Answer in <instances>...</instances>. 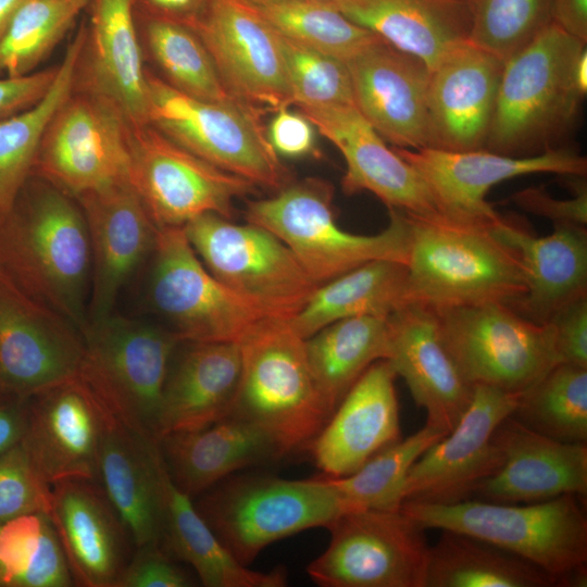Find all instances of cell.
<instances>
[{"instance_id": "11a10c76", "label": "cell", "mask_w": 587, "mask_h": 587, "mask_svg": "<svg viewBox=\"0 0 587 587\" xmlns=\"http://www.w3.org/2000/svg\"><path fill=\"white\" fill-rule=\"evenodd\" d=\"M136 14L173 22L195 29L208 11L211 0H134Z\"/></svg>"}, {"instance_id": "91938a15", "label": "cell", "mask_w": 587, "mask_h": 587, "mask_svg": "<svg viewBox=\"0 0 587 587\" xmlns=\"http://www.w3.org/2000/svg\"><path fill=\"white\" fill-rule=\"evenodd\" d=\"M575 77L580 92L585 96L587 92V49L582 52L577 60Z\"/></svg>"}, {"instance_id": "83f0119b", "label": "cell", "mask_w": 587, "mask_h": 587, "mask_svg": "<svg viewBox=\"0 0 587 587\" xmlns=\"http://www.w3.org/2000/svg\"><path fill=\"white\" fill-rule=\"evenodd\" d=\"M494 437L503 462L477 486L474 499L519 504L573 495L586 500L587 444L555 440L511 415L497 426Z\"/></svg>"}, {"instance_id": "7a4b0ae2", "label": "cell", "mask_w": 587, "mask_h": 587, "mask_svg": "<svg viewBox=\"0 0 587 587\" xmlns=\"http://www.w3.org/2000/svg\"><path fill=\"white\" fill-rule=\"evenodd\" d=\"M407 216L409 302L434 310L485 303L512 307L524 296L520 259L494 234L495 220Z\"/></svg>"}, {"instance_id": "d590c367", "label": "cell", "mask_w": 587, "mask_h": 587, "mask_svg": "<svg viewBox=\"0 0 587 587\" xmlns=\"http://www.w3.org/2000/svg\"><path fill=\"white\" fill-rule=\"evenodd\" d=\"M408 302L407 265L374 260L319 285L289 323L300 337L307 339L339 320L354 316L387 319Z\"/></svg>"}, {"instance_id": "2e32d148", "label": "cell", "mask_w": 587, "mask_h": 587, "mask_svg": "<svg viewBox=\"0 0 587 587\" xmlns=\"http://www.w3.org/2000/svg\"><path fill=\"white\" fill-rule=\"evenodd\" d=\"M521 394L475 385L455 427L430 446L409 471L403 502L453 504L473 498L477 486L503 462L497 426L516 408Z\"/></svg>"}, {"instance_id": "680465c9", "label": "cell", "mask_w": 587, "mask_h": 587, "mask_svg": "<svg viewBox=\"0 0 587 587\" xmlns=\"http://www.w3.org/2000/svg\"><path fill=\"white\" fill-rule=\"evenodd\" d=\"M26 0H0V40Z\"/></svg>"}, {"instance_id": "74e56055", "label": "cell", "mask_w": 587, "mask_h": 587, "mask_svg": "<svg viewBox=\"0 0 587 587\" xmlns=\"http://www.w3.org/2000/svg\"><path fill=\"white\" fill-rule=\"evenodd\" d=\"M424 587H557L527 560L483 539L441 529L429 546Z\"/></svg>"}, {"instance_id": "f907efd6", "label": "cell", "mask_w": 587, "mask_h": 587, "mask_svg": "<svg viewBox=\"0 0 587 587\" xmlns=\"http://www.w3.org/2000/svg\"><path fill=\"white\" fill-rule=\"evenodd\" d=\"M574 196L555 199L542 187H530L515 192L510 200L521 209L546 217L553 225L587 224V187L585 176H569Z\"/></svg>"}, {"instance_id": "836d02e7", "label": "cell", "mask_w": 587, "mask_h": 587, "mask_svg": "<svg viewBox=\"0 0 587 587\" xmlns=\"http://www.w3.org/2000/svg\"><path fill=\"white\" fill-rule=\"evenodd\" d=\"M334 4L355 24L433 70L470 39L467 0H337Z\"/></svg>"}, {"instance_id": "681fc988", "label": "cell", "mask_w": 587, "mask_h": 587, "mask_svg": "<svg viewBox=\"0 0 587 587\" xmlns=\"http://www.w3.org/2000/svg\"><path fill=\"white\" fill-rule=\"evenodd\" d=\"M193 579L161 544L135 547L116 587H190Z\"/></svg>"}, {"instance_id": "f35d334b", "label": "cell", "mask_w": 587, "mask_h": 587, "mask_svg": "<svg viewBox=\"0 0 587 587\" xmlns=\"http://www.w3.org/2000/svg\"><path fill=\"white\" fill-rule=\"evenodd\" d=\"M83 22L67 46L48 92L32 108L0 122V218L13 208L22 189L33 176L37 152L55 111L74 87L75 71L84 45Z\"/></svg>"}, {"instance_id": "bcb514c9", "label": "cell", "mask_w": 587, "mask_h": 587, "mask_svg": "<svg viewBox=\"0 0 587 587\" xmlns=\"http://www.w3.org/2000/svg\"><path fill=\"white\" fill-rule=\"evenodd\" d=\"M278 40L294 104L298 108L354 105L351 76L345 61L279 34Z\"/></svg>"}, {"instance_id": "94428289", "label": "cell", "mask_w": 587, "mask_h": 587, "mask_svg": "<svg viewBox=\"0 0 587 587\" xmlns=\"http://www.w3.org/2000/svg\"><path fill=\"white\" fill-rule=\"evenodd\" d=\"M248 7L251 8H263L272 4H278L284 2H290V1H302V0H237ZM315 1H327V2H336L337 0H315Z\"/></svg>"}, {"instance_id": "44dd1931", "label": "cell", "mask_w": 587, "mask_h": 587, "mask_svg": "<svg viewBox=\"0 0 587 587\" xmlns=\"http://www.w3.org/2000/svg\"><path fill=\"white\" fill-rule=\"evenodd\" d=\"M90 245L88 325L108 317L124 287L149 261L158 227L128 180L75 198Z\"/></svg>"}, {"instance_id": "f5cc1de1", "label": "cell", "mask_w": 587, "mask_h": 587, "mask_svg": "<svg viewBox=\"0 0 587 587\" xmlns=\"http://www.w3.org/2000/svg\"><path fill=\"white\" fill-rule=\"evenodd\" d=\"M266 135L278 157L298 159L316 152L314 125L301 112H294L289 107L274 112Z\"/></svg>"}, {"instance_id": "816d5d0a", "label": "cell", "mask_w": 587, "mask_h": 587, "mask_svg": "<svg viewBox=\"0 0 587 587\" xmlns=\"http://www.w3.org/2000/svg\"><path fill=\"white\" fill-rule=\"evenodd\" d=\"M549 324L561 363L587 367V296L563 307Z\"/></svg>"}, {"instance_id": "7dc6e473", "label": "cell", "mask_w": 587, "mask_h": 587, "mask_svg": "<svg viewBox=\"0 0 587 587\" xmlns=\"http://www.w3.org/2000/svg\"><path fill=\"white\" fill-rule=\"evenodd\" d=\"M51 486L36 472L23 446L0 454V525L21 515L47 513Z\"/></svg>"}, {"instance_id": "9a60e30c", "label": "cell", "mask_w": 587, "mask_h": 587, "mask_svg": "<svg viewBox=\"0 0 587 587\" xmlns=\"http://www.w3.org/2000/svg\"><path fill=\"white\" fill-rule=\"evenodd\" d=\"M130 130L113 103L73 87L45 130L33 176L73 198L126 182Z\"/></svg>"}, {"instance_id": "7bdbcfd3", "label": "cell", "mask_w": 587, "mask_h": 587, "mask_svg": "<svg viewBox=\"0 0 587 587\" xmlns=\"http://www.w3.org/2000/svg\"><path fill=\"white\" fill-rule=\"evenodd\" d=\"M252 9L283 37L345 62L380 39L333 2L302 0Z\"/></svg>"}, {"instance_id": "603a6c76", "label": "cell", "mask_w": 587, "mask_h": 587, "mask_svg": "<svg viewBox=\"0 0 587 587\" xmlns=\"http://www.w3.org/2000/svg\"><path fill=\"white\" fill-rule=\"evenodd\" d=\"M389 362L405 382L426 423L450 433L469 408L474 386L466 382L449 353L436 312L408 302L387 317Z\"/></svg>"}, {"instance_id": "b9f144b4", "label": "cell", "mask_w": 587, "mask_h": 587, "mask_svg": "<svg viewBox=\"0 0 587 587\" xmlns=\"http://www.w3.org/2000/svg\"><path fill=\"white\" fill-rule=\"evenodd\" d=\"M447 433L429 424L384 448L351 475L326 477L347 507L354 510H400L410 469Z\"/></svg>"}, {"instance_id": "5bb4252c", "label": "cell", "mask_w": 587, "mask_h": 587, "mask_svg": "<svg viewBox=\"0 0 587 587\" xmlns=\"http://www.w3.org/2000/svg\"><path fill=\"white\" fill-rule=\"evenodd\" d=\"M128 180L158 228L208 213L232 218L257 186L179 146L150 124L132 127Z\"/></svg>"}, {"instance_id": "484cf974", "label": "cell", "mask_w": 587, "mask_h": 587, "mask_svg": "<svg viewBox=\"0 0 587 587\" xmlns=\"http://www.w3.org/2000/svg\"><path fill=\"white\" fill-rule=\"evenodd\" d=\"M503 63L469 39L430 70L427 148L485 149Z\"/></svg>"}, {"instance_id": "52a82bcc", "label": "cell", "mask_w": 587, "mask_h": 587, "mask_svg": "<svg viewBox=\"0 0 587 587\" xmlns=\"http://www.w3.org/2000/svg\"><path fill=\"white\" fill-rule=\"evenodd\" d=\"M193 503L222 544L247 566L271 544L310 528H328L349 512L323 475L228 476Z\"/></svg>"}, {"instance_id": "6f0895ef", "label": "cell", "mask_w": 587, "mask_h": 587, "mask_svg": "<svg viewBox=\"0 0 587 587\" xmlns=\"http://www.w3.org/2000/svg\"><path fill=\"white\" fill-rule=\"evenodd\" d=\"M551 15L564 32L587 40V0H552Z\"/></svg>"}, {"instance_id": "ffe728a7", "label": "cell", "mask_w": 587, "mask_h": 587, "mask_svg": "<svg viewBox=\"0 0 587 587\" xmlns=\"http://www.w3.org/2000/svg\"><path fill=\"white\" fill-rule=\"evenodd\" d=\"M109 414L78 376L29 397L21 445L41 479L98 483Z\"/></svg>"}, {"instance_id": "7c38bea8", "label": "cell", "mask_w": 587, "mask_h": 587, "mask_svg": "<svg viewBox=\"0 0 587 587\" xmlns=\"http://www.w3.org/2000/svg\"><path fill=\"white\" fill-rule=\"evenodd\" d=\"M434 311L449 353L472 386L521 394L561 363L552 326L535 323L509 304Z\"/></svg>"}, {"instance_id": "5b68a950", "label": "cell", "mask_w": 587, "mask_h": 587, "mask_svg": "<svg viewBox=\"0 0 587 587\" xmlns=\"http://www.w3.org/2000/svg\"><path fill=\"white\" fill-rule=\"evenodd\" d=\"M246 220L280 239L317 285L374 260L407 263V214L389 209L387 227L375 235L347 232L336 221L333 187L323 179L290 182L271 198L250 201Z\"/></svg>"}, {"instance_id": "9c48e42d", "label": "cell", "mask_w": 587, "mask_h": 587, "mask_svg": "<svg viewBox=\"0 0 587 587\" xmlns=\"http://www.w3.org/2000/svg\"><path fill=\"white\" fill-rule=\"evenodd\" d=\"M149 124L214 166L279 190L290 173L272 148L262 114L238 101L190 97L147 70Z\"/></svg>"}, {"instance_id": "f6af8a7d", "label": "cell", "mask_w": 587, "mask_h": 587, "mask_svg": "<svg viewBox=\"0 0 587 587\" xmlns=\"http://www.w3.org/2000/svg\"><path fill=\"white\" fill-rule=\"evenodd\" d=\"M470 40L505 60L552 23V0H467Z\"/></svg>"}, {"instance_id": "db71d44e", "label": "cell", "mask_w": 587, "mask_h": 587, "mask_svg": "<svg viewBox=\"0 0 587 587\" xmlns=\"http://www.w3.org/2000/svg\"><path fill=\"white\" fill-rule=\"evenodd\" d=\"M58 66L22 76L0 77V122L35 105L48 92Z\"/></svg>"}, {"instance_id": "d6a6232c", "label": "cell", "mask_w": 587, "mask_h": 587, "mask_svg": "<svg viewBox=\"0 0 587 587\" xmlns=\"http://www.w3.org/2000/svg\"><path fill=\"white\" fill-rule=\"evenodd\" d=\"M157 439L168 476L191 499L239 470L283 458L264 430L232 414L207 427Z\"/></svg>"}, {"instance_id": "3957f363", "label": "cell", "mask_w": 587, "mask_h": 587, "mask_svg": "<svg viewBox=\"0 0 587 587\" xmlns=\"http://www.w3.org/2000/svg\"><path fill=\"white\" fill-rule=\"evenodd\" d=\"M400 510L425 530L459 532L508 550L546 572L557 587L587 586V516L576 496L519 504L404 501Z\"/></svg>"}, {"instance_id": "8992f818", "label": "cell", "mask_w": 587, "mask_h": 587, "mask_svg": "<svg viewBox=\"0 0 587 587\" xmlns=\"http://www.w3.org/2000/svg\"><path fill=\"white\" fill-rule=\"evenodd\" d=\"M585 49L586 41L551 23L505 59L485 149L515 155L549 147L584 97L575 68Z\"/></svg>"}, {"instance_id": "ba28073f", "label": "cell", "mask_w": 587, "mask_h": 587, "mask_svg": "<svg viewBox=\"0 0 587 587\" xmlns=\"http://www.w3.org/2000/svg\"><path fill=\"white\" fill-rule=\"evenodd\" d=\"M78 377L109 415L157 438L163 388L180 344L164 325L115 313L88 325Z\"/></svg>"}, {"instance_id": "4316f807", "label": "cell", "mask_w": 587, "mask_h": 587, "mask_svg": "<svg viewBox=\"0 0 587 587\" xmlns=\"http://www.w3.org/2000/svg\"><path fill=\"white\" fill-rule=\"evenodd\" d=\"M48 516L74 586L116 587L135 546L99 483L70 479L52 485Z\"/></svg>"}, {"instance_id": "d6986e66", "label": "cell", "mask_w": 587, "mask_h": 587, "mask_svg": "<svg viewBox=\"0 0 587 587\" xmlns=\"http://www.w3.org/2000/svg\"><path fill=\"white\" fill-rule=\"evenodd\" d=\"M394 149L420 172L444 215L471 221L490 222L500 215L486 200V195L501 182L538 173L586 176L587 172L586 158L565 147H547L525 157L487 149Z\"/></svg>"}, {"instance_id": "cb8c5ba5", "label": "cell", "mask_w": 587, "mask_h": 587, "mask_svg": "<svg viewBox=\"0 0 587 587\" xmlns=\"http://www.w3.org/2000/svg\"><path fill=\"white\" fill-rule=\"evenodd\" d=\"M74 88L113 103L132 127L149 124V90L134 0H89Z\"/></svg>"}, {"instance_id": "d4e9b609", "label": "cell", "mask_w": 587, "mask_h": 587, "mask_svg": "<svg viewBox=\"0 0 587 587\" xmlns=\"http://www.w3.org/2000/svg\"><path fill=\"white\" fill-rule=\"evenodd\" d=\"M346 63L354 105L382 138L397 148H427V65L382 39Z\"/></svg>"}, {"instance_id": "4fadbf2b", "label": "cell", "mask_w": 587, "mask_h": 587, "mask_svg": "<svg viewBox=\"0 0 587 587\" xmlns=\"http://www.w3.org/2000/svg\"><path fill=\"white\" fill-rule=\"evenodd\" d=\"M330 541L307 569L323 587H424L425 529L401 510H354L328 527Z\"/></svg>"}, {"instance_id": "f546056e", "label": "cell", "mask_w": 587, "mask_h": 587, "mask_svg": "<svg viewBox=\"0 0 587 587\" xmlns=\"http://www.w3.org/2000/svg\"><path fill=\"white\" fill-rule=\"evenodd\" d=\"M491 229L520 259L526 291L512 308L521 315L547 324L563 307L587 296L586 226L553 225L550 235L538 237L499 215Z\"/></svg>"}, {"instance_id": "6da1fadb", "label": "cell", "mask_w": 587, "mask_h": 587, "mask_svg": "<svg viewBox=\"0 0 587 587\" xmlns=\"http://www.w3.org/2000/svg\"><path fill=\"white\" fill-rule=\"evenodd\" d=\"M0 268L85 333L90 245L75 198L32 176L11 211L0 218Z\"/></svg>"}, {"instance_id": "8fae6325", "label": "cell", "mask_w": 587, "mask_h": 587, "mask_svg": "<svg viewBox=\"0 0 587 587\" xmlns=\"http://www.w3.org/2000/svg\"><path fill=\"white\" fill-rule=\"evenodd\" d=\"M148 262L147 303L180 342H239L268 316L205 268L183 227L158 228Z\"/></svg>"}, {"instance_id": "30bf717a", "label": "cell", "mask_w": 587, "mask_h": 587, "mask_svg": "<svg viewBox=\"0 0 587 587\" xmlns=\"http://www.w3.org/2000/svg\"><path fill=\"white\" fill-rule=\"evenodd\" d=\"M205 268L268 316L290 320L319 286L267 229L208 213L183 226Z\"/></svg>"}, {"instance_id": "f1b7e54d", "label": "cell", "mask_w": 587, "mask_h": 587, "mask_svg": "<svg viewBox=\"0 0 587 587\" xmlns=\"http://www.w3.org/2000/svg\"><path fill=\"white\" fill-rule=\"evenodd\" d=\"M396 377L387 360L371 364L309 444L307 450L323 476L351 475L401 439Z\"/></svg>"}, {"instance_id": "4dcf8cb0", "label": "cell", "mask_w": 587, "mask_h": 587, "mask_svg": "<svg viewBox=\"0 0 587 587\" xmlns=\"http://www.w3.org/2000/svg\"><path fill=\"white\" fill-rule=\"evenodd\" d=\"M242 371L238 342H180L170 363L157 438L197 430L228 416Z\"/></svg>"}, {"instance_id": "60d3db41", "label": "cell", "mask_w": 587, "mask_h": 587, "mask_svg": "<svg viewBox=\"0 0 587 587\" xmlns=\"http://www.w3.org/2000/svg\"><path fill=\"white\" fill-rule=\"evenodd\" d=\"M511 416L555 440L587 444V367L554 365L521 392Z\"/></svg>"}, {"instance_id": "277c9868", "label": "cell", "mask_w": 587, "mask_h": 587, "mask_svg": "<svg viewBox=\"0 0 587 587\" xmlns=\"http://www.w3.org/2000/svg\"><path fill=\"white\" fill-rule=\"evenodd\" d=\"M242 371L232 415L264 430L282 457L307 449L330 417L288 319L265 316L238 342Z\"/></svg>"}, {"instance_id": "ee69618b", "label": "cell", "mask_w": 587, "mask_h": 587, "mask_svg": "<svg viewBox=\"0 0 587 587\" xmlns=\"http://www.w3.org/2000/svg\"><path fill=\"white\" fill-rule=\"evenodd\" d=\"M89 0H26L0 40V76L35 72L87 9Z\"/></svg>"}, {"instance_id": "c3c4849f", "label": "cell", "mask_w": 587, "mask_h": 587, "mask_svg": "<svg viewBox=\"0 0 587 587\" xmlns=\"http://www.w3.org/2000/svg\"><path fill=\"white\" fill-rule=\"evenodd\" d=\"M50 524L47 513H32L0 525V587L20 586L40 553Z\"/></svg>"}, {"instance_id": "8d00e7d4", "label": "cell", "mask_w": 587, "mask_h": 587, "mask_svg": "<svg viewBox=\"0 0 587 587\" xmlns=\"http://www.w3.org/2000/svg\"><path fill=\"white\" fill-rule=\"evenodd\" d=\"M308 363L330 416L350 388L388 351L387 319L336 321L304 339Z\"/></svg>"}, {"instance_id": "e575fe53", "label": "cell", "mask_w": 587, "mask_h": 587, "mask_svg": "<svg viewBox=\"0 0 587 587\" xmlns=\"http://www.w3.org/2000/svg\"><path fill=\"white\" fill-rule=\"evenodd\" d=\"M162 547L177 561L189 564L205 587H284L287 572H268L240 563L197 511L193 499L180 491L163 470Z\"/></svg>"}, {"instance_id": "ab89813d", "label": "cell", "mask_w": 587, "mask_h": 587, "mask_svg": "<svg viewBox=\"0 0 587 587\" xmlns=\"http://www.w3.org/2000/svg\"><path fill=\"white\" fill-rule=\"evenodd\" d=\"M137 23L142 47L165 83L201 100L237 101L225 88L210 52L193 29L139 15Z\"/></svg>"}, {"instance_id": "e0dca14e", "label": "cell", "mask_w": 587, "mask_h": 587, "mask_svg": "<svg viewBox=\"0 0 587 587\" xmlns=\"http://www.w3.org/2000/svg\"><path fill=\"white\" fill-rule=\"evenodd\" d=\"M83 332L0 268V388L30 397L78 375Z\"/></svg>"}, {"instance_id": "7402d4cb", "label": "cell", "mask_w": 587, "mask_h": 587, "mask_svg": "<svg viewBox=\"0 0 587 587\" xmlns=\"http://www.w3.org/2000/svg\"><path fill=\"white\" fill-rule=\"evenodd\" d=\"M299 109L342 154L346 172L341 185L347 195L369 191L388 209L410 215L442 214L420 172L385 143L355 105Z\"/></svg>"}, {"instance_id": "9f6ffc18", "label": "cell", "mask_w": 587, "mask_h": 587, "mask_svg": "<svg viewBox=\"0 0 587 587\" xmlns=\"http://www.w3.org/2000/svg\"><path fill=\"white\" fill-rule=\"evenodd\" d=\"M29 397L0 388V454L21 442Z\"/></svg>"}, {"instance_id": "ac0fdd59", "label": "cell", "mask_w": 587, "mask_h": 587, "mask_svg": "<svg viewBox=\"0 0 587 587\" xmlns=\"http://www.w3.org/2000/svg\"><path fill=\"white\" fill-rule=\"evenodd\" d=\"M193 30L234 99L261 114L294 105L278 34L254 9L211 0Z\"/></svg>"}, {"instance_id": "1f68e13d", "label": "cell", "mask_w": 587, "mask_h": 587, "mask_svg": "<svg viewBox=\"0 0 587 587\" xmlns=\"http://www.w3.org/2000/svg\"><path fill=\"white\" fill-rule=\"evenodd\" d=\"M163 470L158 439L109 415L100 448L98 483L122 517L135 547L161 544Z\"/></svg>"}]
</instances>
